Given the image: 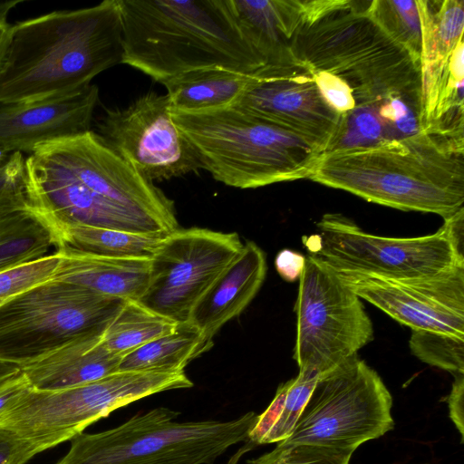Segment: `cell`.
Listing matches in <instances>:
<instances>
[{
    "instance_id": "20",
    "label": "cell",
    "mask_w": 464,
    "mask_h": 464,
    "mask_svg": "<svg viewBox=\"0 0 464 464\" xmlns=\"http://www.w3.org/2000/svg\"><path fill=\"white\" fill-rule=\"evenodd\" d=\"M103 332L78 335L21 366L31 386L55 391L82 385L119 371L122 355L107 348Z\"/></svg>"
},
{
    "instance_id": "42",
    "label": "cell",
    "mask_w": 464,
    "mask_h": 464,
    "mask_svg": "<svg viewBox=\"0 0 464 464\" xmlns=\"http://www.w3.org/2000/svg\"><path fill=\"white\" fill-rule=\"evenodd\" d=\"M10 154H6L3 151H0V164L5 161Z\"/></svg>"
},
{
    "instance_id": "35",
    "label": "cell",
    "mask_w": 464,
    "mask_h": 464,
    "mask_svg": "<svg viewBox=\"0 0 464 464\" xmlns=\"http://www.w3.org/2000/svg\"><path fill=\"white\" fill-rule=\"evenodd\" d=\"M312 70L322 95L341 117L355 107L353 90L344 80L325 71Z\"/></svg>"
},
{
    "instance_id": "17",
    "label": "cell",
    "mask_w": 464,
    "mask_h": 464,
    "mask_svg": "<svg viewBox=\"0 0 464 464\" xmlns=\"http://www.w3.org/2000/svg\"><path fill=\"white\" fill-rule=\"evenodd\" d=\"M338 274L361 299L411 330L464 339V265L435 276L406 280Z\"/></svg>"
},
{
    "instance_id": "29",
    "label": "cell",
    "mask_w": 464,
    "mask_h": 464,
    "mask_svg": "<svg viewBox=\"0 0 464 464\" xmlns=\"http://www.w3.org/2000/svg\"><path fill=\"white\" fill-rule=\"evenodd\" d=\"M178 324L138 301L127 300L104 330L102 340L109 350L123 356L173 332Z\"/></svg>"
},
{
    "instance_id": "10",
    "label": "cell",
    "mask_w": 464,
    "mask_h": 464,
    "mask_svg": "<svg viewBox=\"0 0 464 464\" xmlns=\"http://www.w3.org/2000/svg\"><path fill=\"white\" fill-rule=\"evenodd\" d=\"M392 407L380 375L356 354L319 377L292 433L279 443L355 451L393 429Z\"/></svg>"
},
{
    "instance_id": "31",
    "label": "cell",
    "mask_w": 464,
    "mask_h": 464,
    "mask_svg": "<svg viewBox=\"0 0 464 464\" xmlns=\"http://www.w3.org/2000/svg\"><path fill=\"white\" fill-rule=\"evenodd\" d=\"M410 348L414 356L453 375L464 373V339L449 334L412 330Z\"/></svg>"
},
{
    "instance_id": "19",
    "label": "cell",
    "mask_w": 464,
    "mask_h": 464,
    "mask_svg": "<svg viewBox=\"0 0 464 464\" xmlns=\"http://www.w3.org/2000/svg\"><path fill=\"white\" fill-rule=\"evenodd\" d=\"M420 113V89L357 103L341 117L325 152L373 146L415 135L421 131Z\"/></svg>"
},
{
    "instance_id": "33",
    "label": "cell",
    "mask_w": 464,
    "mask_h": 464,
    "mask_svg": "<svg viewBox=\"0 0 464 464\" xmlns=\"http://www.w3.org/2000/svg\"><path fill=\"white\" fill-rule=\"evenodd\" d=\"M58 264L55 251L31 262L0 271V301L53 278Z\"/></svg>"
},
{
    "instance_id": "7",
    "label": "cell",
    "mask_w": 464,
    "mask_h": 464,
    "mask_svg": "<svg viewBox=\"0 0 464 464\" xmlns=\"http://www.w3.org/2000/svg\"><path fill=\"white\" fill-rule=\"evenodd\" d=\"M180 412L157 407L98 433L80 434L55 464H212L247 440L256 416L178 421Z\"/></svg>"
},
{
    "instance_id": "36",
    "label": "cell",
    "mask_w": 464,
    "mask_h": 464,
    "mask_svg": "<svg viewBox=\"0 0 464 464\" xmlns=\"http://www.w3.org/2000/svg\"><path fill=\"white\" fill-rule=\"evenodd\" d=\"M40 452L31 440L0 426V464H25Z\"/></svg>"
},
{
    "instance_id": "38",
    "label": "cell",
    "mask_w": 464,
    "mask_h": 464,
    "mask_svg": "<svg viewBox=\"0 0 464 464\" xmlns=\"http://www.w3.org/2000/svg\"><path fill=\"white\" fill-rule=\"evenodd\" d=\"M454 381L450 392L446 401L449 407V416L459 430L461 442L464 440V373L453 375Z\"/></svg>"
},
{
    "instance_id": "1",
    "label": "cell",
    "mask_w": 464,
    "mask_h": 464,
    "mask_svg": "<svg viewBox=\"0 0 464 464\" xmlns=\"http://www.w3.org/2000/svg\"><path fill=\"white\" fill-rule=\"evenodd\" d=\"M29 209L38 217L134 233L178 229L173 201L92 130L24 158Z\"/></svg>"
},
{
    "instance_id": "43",
    "label": "cell",
    "mask_w": 464,
    "mask_h": 464,
    "mask_svg": "<svg viewBox=\"0 0 464 464\" xmlns=\"http://www.w3.org/2000/svg\"><path fill=\"white\" fill-rule=\"evenodd\" d=\"M425 464H427V463H425Z\"/></svg>"
},
{
    "instance_id": "34",
    "label": "cell",
    "mask_w": 464,
    "mask_h": 464,
    "mask_svg": "<svg viewBox=\"0 0 464 464\" xmlns=\"http://www.w3.org/2000/svg\"><path fill=\"white\" fill-rule=\"evenodd\" d=\"M28 208L24 157L21 152H14L0 164V217Z\"/></svg>"
},
{
    "instance_id": "30",
    "label": "cell",
    "mask_w": 464,
    "mask_h": 464,
    "mask_svg": "<svg viewBox=\"0 0 464 464\" xmlns=\"http://www.w3.org/2000/svg\"><path fill=\"white\" fill-rule=\"evenodd\" d=\"M368 12L378 26L409 53L419 68L422 31L417 0L369 1Z\"/></svg>"
},
{
    "instance_id": "39",
    "label": "cell",
    "mask_w": 464,
    "mask_h": 464,
    "mask_svg": "<svg viewBox=\"0 0 464 464\" xmlns=\"http://www.w3.org/2000/svg\"><path fill=\"white\" fill-rule=\"evenodd\" d=\"M305 257L291 249H283L276 256L275 266L280 276L288 282H294L302 275Z\"/></svg>"
},
{
    "instance_id": "41",
    "label": "cell",
    "mask_w": 464,
    "mask_h": 464,
    "mask_svg": "<svg viewBox=\"0 0 464 464\" xmlns=\"http://www.w3.org/2000/svg\"><path fill=\"white\" fill-rule=\"evenodd\" d=\"M21 371L19 364L0 360V380Z\"/></svg>"
},
{
    "instance_id": "23",
    "label": "cell",
    "mask_w": 464,
    "mask_h": 464,
    "mask_svg": "<svg viewBox=\"0 0 464 464\" xmlns=\"http://www.w3.org/2000/svg\"><path fill=\"white\" fill-rule=\"evenodd\" d=\"M248 41L267 63L294 58L292 46L304 24L302 0H230Z\"/></svg>"
},
{
    "instance_id": "21",
    "label": "cell",
    "mask_w": 464,
    "mask_h": 464,
    "mask_svg": "<svg viewBox=\"0 0 464 464\" xmlns=\"http://www.w3.org/2000/svg\"><path fill=\"white\" fill-rule=\"evenodd\" d=\"M264 251L254 242L244 244L193 308L188 323L210 342L218 330L239 315L259 291L266 274Z\"/></svg>"
},
{
    "instance_id": "8",
    "label": "cell",
    "mask_w": 464,
    "mask_h": 464,
    "mask_svg": "<svg viewBox=\"0 0 464 464\" xmlns=\"http://www.w3.org/2000/svg\"><path fill=\"white\" fill-rule=\"evenodd\" d=\"M192 386L185 371L146 370L117 371L63 390L32 388L0 416V426L44 451L72 440L117 409L152 394Z\"/></svg>"
},
{
    "instance_id": "25",
    "label": "cell",
    "mask_w": 464,
    "mask_h": 464,
    "mask_svg": "<svg viewBox=\"0 0 464 464\" xmlns=\"http://www.w3.org/2000/svg\"><path fill=\"white\" fill-rule=\"evenodd\" d=\"M253 72L224 68L201 69L180 74L162 84L166 87L171 111H208L233 105L245 91Z\"/></svg>"
},
{
    "instance_id": "6",
    "label": "cell",
    "mask_w": 464,
    "mask_h": 464,
    "mask_svg": "<svg viewBox=\"0 0 464 464\" xmlns=\"http://www.w3.org/2000/svg\"><path fill=\"white\" fill-rule=\"evenodd\" d=\"M369 1L331 0L304 24L292 46L314 70L344 80L355 104L420 89L419 68L373 21Z\"/></svg>"
},
{
    "instance_id": "11",
    "label": "cell",
    "mask_w": 464,
    "mask_h": 464,
    "mask_svg": "<svg viewBox=\"0 0 464 464\" xmlns=\"http://www.w3.org/2000/svg\"><path fill=\"white\" fill-rule=\"evenodd\" d=\"M295 312L294 359L299 371L321 376L356 355L373 338L361 298L314 255L305 257Z\"/></svg>"
},
{
    "instance_id": "37",
    "label": "cell",
    "mask_w": 464,
    "mask_h": 464,
    "mask_svg": "<svg viewBox=\"0 0 464 464\" xmlns=\"http://www.w3.org/2000/svg\"><path fill=\"white\" fill-rule=\"evenodd\" d=\"M33 387L22 372L0 380V416L17 402Z\"/></svg>"
},
{
    "instance_id": "2",
    "label": "cell",
    "mask_w": 464,
    "mask_h": 464,
    "mask_svg": "<svg viewBox=\"0 0 464 464\" xmlns=\"http://www.w3.org/2000/svg\"><path fill=\"white\" fill-rule=\"evenodd\" d=\"M122 55L120 0L11 24L0 58V104L79 91Z\"/></svg>"
},
{
    "instance_id": "28",
    "label": "cell",
    "mask_w": 464,
    "mask_h": 464,
    "mask_svg": "<svg viewBox=\"0 0 464 464\" xmlns=\"http://www.w3.org/2000/svg\"><path fill=\"white\" fill-rule=\"evenodd\" d=\"M51 248L49 229L29 208L0 217V271L45 256Z\"/></svg>"
},
{
    "instance_id": "4",
    "label": "cell",
    "mask_w": 464,
    "mask_h": 464,
    "mask_svg": "<svg viewBox=\"0 0 464 464\" xmlns=\"http://www.w3.org/2000/svg\"><path fill=\"white\" fill-rule=\"evenodd\" d=\"M128 64L163 83L192 71L250 73L267 63L244 34L230 0H120Z\"/></svg>"
},
{
    "instance_id": "3",
    "label": "cell",
    "mask_w": 464,
    "mask_h": 464,
    "mask_svg": "<svg viewBox=\"0 0 464 464\" xmlns=\"http://www.w3.org/2000/svg\"><path fill=\"white\" fill-rule=\"evenodd\" d=\"M310 179L370 202L444 219L463 208L464 139L420 131L325 152Z\"/></svg>"
},
{
    "instance_id": "18",
    "label": "cell",
    "mask_w": 464,
    "mask_h": 464,
    "mask_svg": "<svg viewBox=\"0 0 464 464\" xmlns=\"http://www.w3.org/2000/svg\"><path fill=\"white\" fill-rule=\"evenodd\" d=\"M98 101L99 88L92 83L44 100L0 104V151L30 154L45 142L91 130Z\"/></svg>"
},
{
    "instance_id": "27",
    "label": "cell",
    "mask_w": 464,
    "mask_h": 464,
    "mask_svg": "<svg viewBox=\"0 0 464 464\" xmlns=\"http://www.w3.org/2000/svg\"><path fill=\"white\" fill-rule=\"evenodd\" d=\"M319 377L314 372L299 371L295 378L281 384L266 410L256 416L248 441L263 445L287 439Z\"/></svg>"
},
{
    "instance_id": "5",
    "label": "cell",
    "mask_w": 464,
    "mask_h": 464,
    "mask_svg": "<svg viewBox=\"0 0 464 464\" xmlns=\"http://www.w3.org/2000/svg\"><path fill=\"white\" fill-rule=\"evenodd\" d=\"M201 169L237 188L310 179L322 150L302 136L237 106L171 111Z\"/></svg>"
},
{
    "instance_id": "15",
    "label": "cell",
    "mask_w": 464,
    "mask_h": 464,
    "mask_svg": "<svg viewBox=\"0 0 464 464\" xmlns=\"http://www.w3.org/2000/svg\"><path fill=\"white\" fill-rule=\"evenodd\" d=\"M233 105L302 136L323 153L341 120L322 95L312 68L295 56L255 71Z\"/></svg>"
},
{
    "instance_id": "26",
    "label": "cell",
    "mask_w": 464,
    "mask_h": 464,
    "mask_svg": "<svg viewBox=\"0 0 464 464\" xmlns=\"http://www.w3.org/2000/svg\"><path fill=\"white\" fill-rule=\"evenodd\" d=\"M213 346L190 323L123 355L119 371L161 370L182 372Z\"/></svg>"
},
{
    "instance_id": "14",
    "label": "cell",
    "mask_w": 464,
    "mask_h": 464,
    "mask_svg": "<svg viewBox=\"0 0 464 464\" xmlns=\"http://www.w3.org/2000/svg\"><path fill=\"white\" fill-rule=\"evenodd\" d=\"M167 94L149 92L124 109H106L99 135L153 182L197 172L198 154L174 121Z\"/></svg>"
},
{
    "instance_id": "24",
    "label": "cell",
    "mask_w": 464,
    "mask_h": 464,
    "mask_svg": "<svg viewBox=\"0 0 464 464\" xmlns=\"http://www.w3.org/2000/svg\"><path fill=\"white\" fill-rule=\"evenodd\" d=\"M36 217L49 229L55 249L65 246L111 257L150 259L168 235L134 233Z\"/></svg>"
},
{
    "instance_id": "16",
    "label": "cell",
    "mask_w": 464,
    "mask_h": 464,
    "mask_svg": "<svg viewBox=\"0 0 464 464\" xmlns=\"http://www.w3.org/2000/svg\"><path fill=\"white\" fill-rule=\"evenodd\" d=\"M421 131L463 115L464 0H417Z\"/></svg>"
},
{
    "instance_id": "13",
    "label": "cell",
    "mask_w": 464,
    "mask_h": 464,
    "mask_svg": "<svg viewBox=\"0 0 464 464\" xmlns=\"http://www.w3.org/2000/svg\"><path fill=\"white\" fill-rule=\"evenodd\" d=\"M243 246L235 232L191 227L169 233L150 258L149 283L138 302L178 324L188 322Z\"/></svg>"
},
{
    "instance_id": "12",
    "label": "cell",
    "mask_w": 464,
    "mask_h": 464,
    "mask_svg": "<svg viewBox=\"0 0 464 464\" xmlns=\"http://www.w3.org/2000/svg\"><path fill=\"white\" fill-rule=\"evenodd\" d=\"M313 253L334 270L406 280L438 275L464 265L463 249L446 227L417 237H386L363 231L341 214H325L317 223Z\"/></svg>"
},
{
    "instance_id": "9",
    "label": "cell",
    "mask_w": 464,
    "mask_h": 464,
    "mask_svg": "<svg viewBox=\"0 0 464 464\" xmlns=\"http://www.w3.org/2000/svg\"><path fill=\"white\" fill-rule=\"evenodd\" d=\"M127 300L53 279L0 301V360L20 366L81 334L104 332Z\"/></svg>"
},
{
    "instance_id": "40",
    "label": "cell",
    "mask_w": 464,
    "mask_h": 464,
    "mask_svg": "<svg viewBox=\"0 0 464 464\" xmlns=\"http://www.w3.org/2000/svg\"><path fill=\"white\" fill-rule=\"evenodd\" d=\"M19 3H21L19 0L5 1L0 3V58L2 56L7 34L11 26V24L8 22L9 14L11 10Z\"/></svg>"
},
{
    "instance_id": "32",
    "label": "cell",
    "mask_w": 464,
    "mask_h": 464,
    "mask_svg": "<svg viewBox=\"0 0 464 464\" xmlns=\"http://www.w3.org/2000/svg\"><path fill=\"white\" fill-rule=\"evenodd\" d=\"M354 451L314 444H284L246 464H349Z\"/></svg>"
},
{
    "instance_id": "22",
    "label": "cell",
    "mask_w": 464,
    "mask_h": 464,
    "mask_svg": "<svg viewBox=\"0 0 464 464\" xmlns=\"http://www.w3.org/2000/svg\"><path fill=\"white\" fill-rule=\"evenodd\" d=\"M55 253L53 280L123 300L138 301L147 288L150 259L111 257L65 246L57 247Z\"/></svg>"
}]
</instances>
